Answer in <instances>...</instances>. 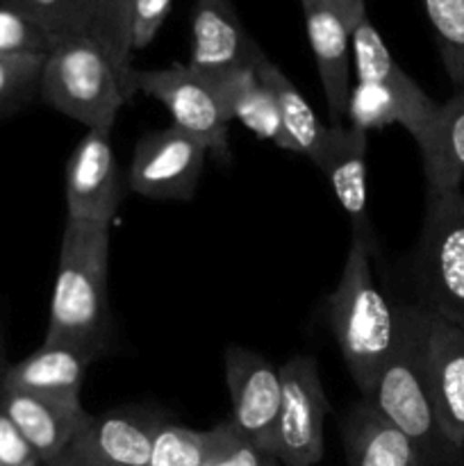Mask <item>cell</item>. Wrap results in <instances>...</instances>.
Wrapping results in <instances>:
<instances>
[{"instance_id":"6da1fadb","label":"cell","mask_w":464,"mask_h":466,"mask_svg":"<svg viewBox=\"0 0 464 466\" xmlns=\"http://www.w3.org/2000/svg\"><path fill=\"white\" fill-rule=\"evenodd\" d=\"M328 314L341 358L362 399H368L396 349L400 319L398 305L394 308L373 280L371 253L359 241L350 244Z\"/></svg>"},{"instance_id":"7a4b0ae2","label":"cell","mask_w":464,"mask_h":466,"mask_svg":"<svg viewBox=\"0 0 464 466\" xmlns=\"http://www.w3.org/2000/svg\"><path fill=\"white\" fill-rule=\"evenodd\" d=\"M358 85L350 89L348 116L358 130H382L403 126L417 141L421 155L428 153L435 135L439 105L400 68L382 41L380 32L364 16L350 32Z\"/></svg>"},{"instance_id":"3957f363","label":"cell","mask_w":464,"mask_h":466,"mask_svg":"<svg viewBox=\"0 0 464 466\" xmlns=\"http://www.w3.org/2000/svg\"><path fill=\"white\" fill-rule=\"evenodd\" d=\"M107 264L109 226L66 218L44 341L105 349L109 330Z\"/></svg>"},{"instance_id":"277c9868","label":"cell","mask_w":464,"mask_h":466,"mask_svg":"<svg viewBox=\"0 0 464 466\" xmlns=\"http://www.w3.org/2000/svg\"><path fill=\"white\" fill-rule=\"evenodd\" d=\"M398 319L396 349L367 400L409 437L421 466H464V449L446 435L428 385L419 346V305H398Z\"/></svg>"},{"instance_id":"5b68a950","label":"cell","mask_w":464,"mask_h":466,"mask_svg":"<svg viewBox=\"0 0 464 466\" xmlns=\"http://www.w3.org/2000/svg\"><path fill=\"white\" fill-rule=\"evenodd\" d=\"M39 96L86 130L109 135L132 91L98 41L71 36L45 57Z\"/></svg>"},{"instance_id":"8992f818","label":"cell","mask_w":464,"mask_h":466,"mask_svg":"<svg viewBox=\"0 0 464 466\" xmlns=\"http://www.w3.org/2000/svg\"><path fill=\"white\" fill-rule=\"evenodd\" d=\"M426 309L464 328V194L428 191L426 218L414 258Z\"/></svg>"},{"instance_id":"52a82bcc","label":"cell","mask_w":464,"mask_h":466,"mask_svg":"<svg viewBox=\"0 0 464 466\" xmlns=\"http://www.w3.org/2000/svg\"><path fill=\"white\" fill-rule=\"evenodd\" d=\"M135 89L159 100L173 116V126L203 141L209 153L223 162L230 159V118L212 77L194 71L189 64H171L153 71L135 68Z\"/></svg>"},{"instance_id":"ba28073f","label":"cell","mask_w":464,"mask_h":466,"mask_svg":"<svg viewBox=\"0 0 464 466\" xmlns=\"http://www.w3.org/2000/svg\"><path fill=\"white\" fill-rule=\"evenodd\" d=\"M280 385L273 458L280 466H317L323 460V423L330 414L317 360L291 358L280 367Z\"/></svg>"},{"instance_id":"9c48e42d","label":"cell","mask_w":464,"mask_h":466,"mask_svg":"<svg viewBox=\"0 0 464 466\" xmlns=\"http://www.w3.org/2000/svg\"><path fill=\"white\" fill-rule=\"evenodd\" d=\"M207 146L180 127L150 132L136 144L130 187L155 200H191L200 182Z\"/></svg>"},{"instance_id":"30bf717a","label":"cell","mask_w":464,"mask_h":466,"mask_svg":"<svg viewBox=\"0 0 464 466\" xmlns=\"http://www.w3.org/2000/svg\"><path fill=\"white\" fill-rule=\"evenodd\" d=\"M226 382L232 400V426L273 455L280 414V369L241 346L226 349Z\"/></svg>"},{"instance_id":"8fae6325","label":"cell","mask_w":464,"mask_h":466,"mask_svg":"<svg viewBox=\"0 0 464 466\" xmlns=\"http://www.w3.org/2000/svg\"><path fill=\"white\" fill-rule=\"evenodd\" d=\"M419 346L441 426L464 449V328L419 305Z\"/></svg>"},{"instance_id":"7c38bea8","label":"cell","mask_w":464,"mask_h":466,"mask_svg":"<svg viewBox=\"0 0 464 466\" xmlns=\"http://www.w3.org/2000/svg\"><path fill=\"white\" fill-rule=\"evenodd\" d=\"M123 203V180L109 135L89 130L66 162L68 221L109 223Z\"/></svg>"},{"instance_id":"4fadbf2b","label":"cell","mask_w":464,"mask_h":466,"mask_svg":"<svg viewBox=\"0 0 464 466\" xmlns=\"http://www.w3.org/2000/svg\"><path fill=\"white\" fill-rule=\"evenodd\" d=\"M162 419L136 408L89 414L66 453L86 466H150Z\"/></svg>"},{"instance_id":"5bb4252c","label":"cell","mask_w":464,"mask_h":466,"mask_svg":"<svg viewBox=\"0 0 464 466\" xmlns=\"http://www.w3.org/2000/svg\"><path fill=\"white\" fill-rule=\"evenodd\" d=\"M367 132L353 126H328L321 150L314 164L330 182L341 209L353 228V239L368 253H376V230L367 212Z\"/></svg>"},{"instance_id":"9a60e30c","label":"cell","mask_w":464,"mask_h":466,"mask_svg":"<svg viewBox=\"0 0 464 466\" xmlns=\"http://www.w3.org/2000/svg\"><path fill=\"white\" fill-rule=\"evenodd\" d=\"M262 53L246 32L232 0H194L191 12L189 66L203 76H223L253 66Z\"/></svg>"},{"instance_id":"2e32d148","label":"cell","mask_w":464,"mask_h":466,"mask_svg":"<svg viewBox=\"0 0 464 466\" xmlns=\"http://www.w3.org/2000/svg\"><path fill=\"white\" fill-rule=\"evenodd\" d=\"M0 410L21 431L27 444L39 455L41 464L53 462L66 453L89 419L80 400L53 399V396L3 390V387H0Z\"/></svg>"},{"instance_id":"e0dca14e","label":"cell","mask_w":464,"mask_h":466,"mask_svg":"<svg viewBox=\"0 0 464 466\" xmlns=\"http://www.w3.org/2000/svg\"><path fill=\"white\" fill-rule=\"evenodd\" d=\"M100 353L103 349L76 341H44L39 350L3 373L0 387L53 399L80 400L86 369Z\"/></svg>"},{"instance_id":"ac0fdd59","label":"cell","mask_w":464,"mask_h":466,"mask_svg":"<svg viewBox=\"0 0 464 466\" xmlns=\"http://www.w3.org/2000/svg\"><path fill=\"white\" fill-rule=\"evenodd\" d=\"M308 25V39L312 46L314 62L321 77L326 94L330 126H341L348 116L350 98V64H353V46L350 30L330 7L318 0H300Z\"/></svg>"},{"instance_id":"d6986e66","label":"cell","mask_w":464,"mask_h":466,"mask_svg":"<svg viewBox=\"0 0 464 466\" xmlns=\"http://www.w3.org/2000/svg\"><path fill=\"white\" fill-rule=\"evenodd\" d=\"M341 437L348 466H421L417 446L362 399L346 412Z\"/></svg>"},{"instance_id":"ffe728a7","label":"cell","mask_w":464,"mask_h":466,"mask_svg":"<svg viewBox=\"0 0 464 466\" xmlns=\"http://www.w3.org/2000/svg\"><path fill=\"white\" fill-rule=\"evenodd\" d=\"M212 80L217 85L230 121L237 118L257 137L273 141L277 148L298 153L291 137L287 135L276 98L264 86V82L259 80L253 66L235 68V71L223 73V76H214Z\"/></svg>"},{"instance_id":"44dd1931","label":"cell","mask_w":464,"mask_h":466,"mask_svg":"<svg viewBox=\"0 0 464 466\" xmlns=\"http://www.w3.org/2000/svg\"><path fill=\"white\" fill-rule=\"evenodd\" d=\"M423 159L428 191L462 189L464 182V86L439 105L432 144Z\"/></svg>"},{"instance_id":"7402d4cb","label":"cell","mask_w":464,"mask_h":466,"mask_svg":"<svg viewBox=\"0 0 464 466\" xmlns=\"http://www.w3.org/2000/svg\"><path fill=\"white\" fill-rule=\"evenodd\" d=\"M253 68L255 73H257L259 80L264 82V86H267L273 94V98H276L287 135L291 137V141L296 144L298 153L308 155L314 162V157H317L318 150H321L323 139H326L328 126H323V123L318 121L312 105H309L308 100H305V96L296 89L294 82L280 71V66L267 57L264 50L255 57Z\"/></svg>"},{"instance_id":"603a6c76","label":"cell","mask_w":464,"mask_h":466,"mask_svg":"<svg viewBox=\"0 0 464 466\" xmlns=\"http://www.w3.org/2000/svg\"><path fill=\"white\" fill-rule=\"evenodd\" d=\"M0 7L35 21L59 44L71 36L94 39V0H0Z\"/></svg>"},{"instance_id":"cb8c5ba5","label":"cell","mask_w":464,"mask_h":466,"mask_svg":"<svg viewBox=\"0 0 464 466\" xmlns=\"http://www.w3.org/2000/svg\"><path fill=\"white\" fill-rule=\"evenodd\" d=\"M135 0H94V39L135 94V68L130 64V21Z\"/></svg>"},{"instance_id":"d4e9b609","label":"cell","mask_w":464,"mask_h":466,"mask_svg":"<svg viewBox=\"0 0 464 466\" xmlns=\"http://www.w3.org/2000/svg\"><path fill=\"white\" fill-rule=\"evenodd\" d=\"M441 64L455 89L464 86V0H423Z\"/></svg>"},{"instance_id":"484cf974","label":"cell","mask_w":464,"mask_h":466,"mask_svg":"<svg viewBox=\"0 0 464 466\" xmlns=\"http://www.w3.org/2000/svg\"><path fill=\"white\" fill-rule=\"evenodd\" d=\"M48 55H0V118L39 96Z\"/></svg>"},{"instance_id":"4316f807","label":"cell","mask_w":464,"mask_h":466,"mask_svg":"<svg viewBox=\"0 0 464 466\" xmlns=\"http://www.w3.org/2000/svg\"><path fill=\"white\" fill-rule=\"evenodd\" d=\"M203 466H277V460L241 435L227 419L207 431V455Z\"/></svg>"},{"instance_id":"83f0119b","label":"cell","mask_w":464,"mask_h":466,"mask_svg":"<svg viewBox=\"0 0 464 466\" xmlns=\"http://www.w3.org/2000/svg\"><path fill=\"white\" fill-rule=\"evenodd\" d=\"M207 455V431L162 423L153 441L150 466H203Z\"/></svg>"},{"instance_id":"f1b7e54d","label":"cell","mask_w":464,"mask_h":466,"mask_svg":"<svg viewBox=\"0 0 464 466\" xmlns=\"http://www.w3.org/2000/svg\"><path fill=\"white\" fill-rule=\"evenodd\" d=\"M57 46L59 41L35 21L0 7V55H50Z\"/></svg>"},{"instance_id":"f546056e","label":"cell","mask_w":464,"mask_h":466,"mask_svg":"<svg viewBox=\"0 0 464 466\" xmlns=\"http://www.w3.org/2000/svg\"><path fill=\"white\" fill-rule=\"evenodd\" d=\"M173 0H135L130 21V48L144 50L157 36L159 27L171 12Z\"/></svg>"},{"instance_id":"4dcf8cb0","label":"cell","mask_w":464,"mask_h":466,"mask_svg":"<svg viewBox=\"0 0 464 466\" xmlns=\"http://www.w3.org/2000/svg\"><path fill=\"white\" fill-rule=\"evenodd\" d=\"M0 466H41L39 455L3 410H0Z\"/></svg>"},{"instance_id":"1f68e13d","label":"cell","mask_w":464,"mask_h":466,"mask_svg":"<svg viewBox=\"0 0 464 466\" xmlns=\"http://www.w3.org/2000/svg\"><path fill=\"white\" fill-rule=\"evenodd\" d=\"M323 3L326 7H330L341 21L348 25V30L353 32L355 25L367 16V3L364 0H318Z\"/></svg>"},{"instance_id":"d6a6232c","label":"cell","mask_w":464,"mask_h":466,"mask_svg":"<svg viewBox=\"0 0 464 466\" xmlns=\"http://www.w3.org/2000/svg\"><path fill=\"white\" fill-rule=\"evenodd\" d=\"M41 466H86V464L80 462L77 458H73L71 453H64V455H59L57 460H53V462H45Z\"/></svg>"},{"instance_id":"836d02e7","label":"cell","mask_w":464,"mask_h":466,"mask_svg":"<svg viewBox=\"0 0 464 466\" xmlns=\"http://www.w3.org/2000/svg\"><path fill=\"white\" fill-rule=\"evenodd\" d=\"M277 466H280V464H277Z\"/></svg>"}]
</instances>
